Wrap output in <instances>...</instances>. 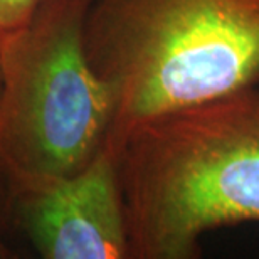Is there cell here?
Instances as JSON below:
<instances>
[{
    "mask_svg": "<svg viewBox=\"0 0 259 259\" xmlns=\"http://www.w3.org/2000/svg\"><path fill=\"white\" fill-rule=\"evenodd\" d=\"M130 259L200 257L209 231L259 224V90L153 116L116 152Z\"/></svg>",
    "mask_w": 259,
    "mask_h": 259,
    "instance_id": "6da1fadb",
    "label": "cell"
},
{
    "mask_svg": "<svg viewBox=\"0 0 259 259\" xmlns=\"http://www.w3.org/2000/svg\"><path fill=\"white\" fill-rule=\"evenodd\" d=\"M84 44L116 153L150 118L259 84V0H93Z\"/></svg>",
    "mask_w": 259,
    "mask_h": 259,
    "instance_id": "7a4b0ae2",
    "label": "cell"
},
{
    "mask_svg": "<svg viewBox=\"0 0 259 259\" xmlns=\"http://www.w3.org/2000/svg\"><path fill=\"white\" fill-rule=\"evenodd\" d=\"M93 0H42L0 39V168L10 175H71L110 138L115 105L88 59Z\"/></svg>",
    "mask_w": 259,
    "mask_h": 259,
    "instance_id": "3957f363",
    "label": "cell"
},
{
    "mask_svg": "<svg viewBox=\"0 0 259 259\" xmlns=\"http://www.w3.org/2000/svg\"><path fill=\"white\" fill-rule=\"evenodd\" d=\"M19 222L44 259H130L116 153L71 175L5 177Z\"/></svg>",
    "mask_w": 259,
    "mask_h": 259,
    "instance_id": "277c9868",
    "label": "cell"
},
{
    "mask_svg": "<svg viewBox=\"0 0 259 259\" xmlns=\"http://www.w3.org/2000/svg\"><path fill=\"white\" fill-rule=\"evenodd\" d=\"M42 0H0V39L20 27Z\"/></svg>",
    "mask_w": 259,
    "mask_h": 259,
    "instance_id": "5b68a950",
    "label": "cell"
},
{
    "mask_svg": "<svg viewBox=\"0 0 259 259\" xmlns=\"http://www.w3.org/2000/svg\"><path fill=\"white\" fill-rule=\"evenodd\" d=\"M4 172H2V168H0V187H2V180H4ZM15 254L12 252V249L5 244V241H4V237H2V232H0V259H7V257H14Z\"/></svg>",
    "mask_w": 259,
    "mask_h": 259,
    "instance_id": "8992f818",
    "label": "cell"
}]
</instances>
